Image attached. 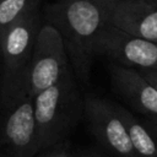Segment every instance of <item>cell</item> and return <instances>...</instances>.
<instances>
[{
	"label": "cell",
	"mask_w": 157,
	"mask_h": 157,
	"mask_svg": "<svg viewBox=\"0 0 157 157\" xmlns=\"http://www.w3.org/2000/svg\"><path fill=\"white\" fill-rule=\"evenodd\" d=\"M139 72L157 90V70H139Z\"/></svg>",
	"instance_id": "4fadbf2b"
},
{
	"label": "cell",
	"mask_w": 157,
	"mask_h": 157,
	"mask_svg": "<svg viewBox=\"0 0 157 157\" xmlns=\"http://www.w3.org/2000/svg\"><path fill=\"white\" fill-rule=\"evenodd\" d=\"M118 112L125 121L128 134L136 157H157V139L150 129L130 110L117 104Z\"/></svg>",
	"instance_id": "30bf717a"
},
{
	"label": "cell",
	"mask_w": 157,
	"mask_h": 157,
	"mask_svg": "<svg viewBox=\"0 0 157 157\" xmlns=\"http://www.w3.org/2000/svg\"><path fill=\"white\" fill-rule=\"evenodd\" d=\"M78 156L80 157H103L101 153L93 151V150H85V151H81L78 152Z\"/></svg>",
	"instance_id": "9a60e30c"
},
{
	"label": "cell",
	"mask_w": 157,
	"mask_h": 157,
	"mask_svg": "<svg viewBox=\"0 0 157 157\" xmlns=\"http://www.w3.org/2000/svg\"><path fill=\"white\" fill-rule=\"evenodd\" d=\"M112 0H56L47 5L44 23L61 36L78 83L90 80L96 43L108 25Z\"/></svg>",
	"instance_id": "6da1fadb"
},
{
	"label": "cell",
	"mask_w": 157,
	"mask_h": 157,
	"mask_svg": "<svg viewBox=\"0 0 157 157\" xmlns=\"http://www.w3.org/2000/svg\"><path fill=\"white\" fill-rule=\"evenodd\" d=\"M152 1H153V2H155V4L157 5V0H152Z\"/></svg>",
	"instance_id": "e0dca14e"
},
{
	"label": "cell",
	"mask_w": 157,
	"mask_h": 157,
	"mask_svg": "<svg viewBox=\"0 0 157 157\" xmlns=\"http://www.w3.org/2000/svg\"><path fill=\"white\" fill-rule=\"evenodd\" d=\"M83 118L93 137L110 155L136 157L117 103L94 94H85Z\"/></svg>",
	"instance_id": "8992f818"
},
{
	"label": "cell",
	"mask_w": 157,
	"mask_h": 157,
	"mask_svg": "<svg viewBox=\"0 0 157 157\" xmlns=\"http://www.w3.org/2000/svg\"><path fill=\"white\" fill-rule=\"evenodd\" d=\"M38 152L34 102L22 90L0 102V157H33Z\"/></svg>",
	"instance_id": "277c9868"
},
{
	"label": "cell",
	"mask_w": 157,
	"mask_h": 157,
	"mask_svg": "<svg viewBox=\"0 0 157 157\" xmlns=\"http://www.w3.org/2000/svg\"><path fill=\"white\" fill-rule=\"evenodd\" d=\"M42 25L37 9L16 21L4 33L0 42V102L26 90L27 69Z\"/></svg>",
	"instance_id": "3957f363"
},
{
	"label": "cell",
	"mask_w": 157,
	"mask_h": 157,
	"mask_svg": "<svg viewBox=\"0 0 157 157\" xmlns=\"http://www.w3.org/2000/svg\"><path fill=\"white\" fill-rule=\"evenodd\" d=\"M136 70H157V42L129 34L107 25L96 43V55Z\"/></svg>",
	"instance_id": "52a82bcc"
},
{
	"label": "cell",
	"mask_w": 157,
	"mask_h": 157,
	"mask_svg": "<svg viewBox=\"0 0 157 157\" xmlns=\"http://www.w3.org/2000/svg\"><path fill=\"white\" fill-rule=\"evenodd\" d=\"M33 102L39 151L69 140L83 118L85 96L71 66L59 82L39 92Z\"/></svg>",
	"instance_id": "7a4b0ae2"
},
{
	"label": "cell",
	"mask_w": 157,
	"mask_h": 157,
	"mask_svg": "<svg viewBox=\"0 0 157 157\" xmlns=\"http://www.w3.org/2000/svg\"><path fill=\"white\" fill-rule=\"evenodd\" d=\"M74 148L69 140L59 142L54 146H50L48 148L40 150L36 156L33 157H71L74 153Z\"/></svg>",
	"instance_id": "7c38bea8"
},
{
	"label": "cell",
	"mask_w": 157,
	"mask_h": 157,
	"mask_svg": "<svg viewBox=\"0 0 157 157\" xmlns=\"http://www.w3.org/2000/svg\"><path fill=\"white\" fill-rule=\"evenodd\" d=\"M109 76L114 92L132 109L146 118H157V90L139 70L112 63Z\"/></svg>",
	"instance_id": "ba28073f"
},
{
	"label": "cell",
	"mask_w": 157,
	"mask_h": 157,
	"mask_svg": "<svg viewBox=\"0 0 157 157\" xmlns=\"http://www.w3.org/2000/svg\"><path fill=\"white\" fill-rule=\"evenodd\" d=\"M142 121L157 139V118H146L145 117V119H142Z\"/></svg>",
	"instance_id": "5bb4252c"
},
{
	"label": "cell",
	"mask_w": 157,
	"mask_h": 157,
	"mask_svg": "<svg viewBox=\"0 0 157 157\" xmlns=\"http://www.w3.org/2000/svg\"><path fill=\"white\" fill-rule=\"evenodd\" d=\"M71 157H80V156H78V152H74Z\"/></svg>",
	"instance_id": "2e32d148"
},
{
	"label": "cell",
	"mask_w": 157,
	"mask_h": 157,
	"mask_svg": "<svg viewBox=\"0 0 157 157\" xmlns=\"http://www.w3.org/2000/svg\"><path fill=\"white\" fill-rule=\"evenodd\" d=\"M40 0H0V42L16 21L38 9Z\"/></svg>",
	"instance_id": "8fae6325"
},
{
	"label": "cell",
	"mask_w": 157,
	"mask_h": 157,
	"mask_svg": "<svg viewBox=\"0 0 157 157\" xmlns=\"http://www.w3.org/2000/svg\"><path fill=\"white\" fill-rule=\"evenodd\" d=\"M108 23L129 34L157 42V5L152 0H112Z\"/></svg>",
	"instance_id": "9c48e42d"
},
{
	"label": "cell",
	"mask_w": 157,
	"mask_h": 157,
	"mask_svg": "<svg viewBox=\"0 0 157 157\" xmlns=\"http://www.w3.org/2000/svg\"><path fill=\"white\" fill-rule=\"evenodd\" d=\"M70 66V59L60 33L53 26L43 23L27 69V93L34 98L39 92L59 82Z\"/></svg>",
	"instance_id": "5b68a950"
}]
</instances>
